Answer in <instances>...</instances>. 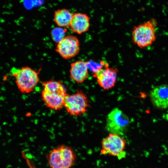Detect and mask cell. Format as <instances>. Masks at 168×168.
<instances>
[{
  "instance_id": "obj_7",
  "label": "cell",
  "mask_w": 168,
  "mask_h": 168,
  "mask_svg": "<svg viewBox=\"0 0 168 168\" xmlns=\"http://www.w3.org/2000/svg\"><path fill=\"white\" fill-rule=\"evenodd\" d=\"M126 145V140L120 135L110 133L102 140L100 152L103 155L121 158L125 155Z\"/></svg>"
},
{
  "instance_id": "obj_15",
  "label": "cell",
  "mask_w": 168,
  "mask_h": 168,
  "mask_svg": "<svg viewBox=\"0 0 168 168\" xmlns=\"http://www.w3.org/2000/svg\"><path fill=\"white\" fill-rule=\"evenodd\" d=\"M165 119L167 120L168 121V111H167V113L165 114V116H163Z\"/></svg>"
},
{
  "instance_id": "obj_1",
  "label": "cell",
  "mask_w": 168,
  "mask_h": 168,
  "mask_svg": "<svg viewBox=\"0 0 168 168\" xmlns=\"http://www.w3.org/2000/svg\"><path fill=\"white\" fill-rule=\"evenodd\" d=\"M41 84L43 87L41 98L46 106L55 110L62 109L67 93L61 82L53 80L42 82Z\"/></svg>"
},
{
  "instance_id": "obj_6",
  "label": "cell",
  "mask_w": 168,
  "mask_h": 168,
  "mask_svg": "<svg viewBox=\"0 0 168 168\" xmlns=\"http://www.w3.org/2000/svg\"><path fill=\"white\" fill-rule=\"evenodd\" d=\"M129 123L128 117L118 108H115L107 115L106 128L110 133L123 135L127 130Z\"/></svg>"
},
{
  "instance_id": "obj_11",
  "label": "cell",
  "mask_w": 168,
  "mask_h": 168,
  "mask_svg": "<svg viewBox=\"0 0 168 168\" xmlns=\"http://www.w3.org/2000/svg\"><path fill=\"white\" fill-rule=\"evenodd\" d=\"M88 70L86 61L79 60L72 63L69 70L70 77L77 83H82L88 77Z\"/></svg>"
},
{
  "instance_id": "obj_10",
  "label": "cell",
  "mask_w": 168,
  "mask_h": 168,
  "mask_svg": "<svg viewBox=\"0 0 168 168\" xmlns=\"http://www.w3.org/2000/svg\"><path fill=\"white\" fill-rule=\"evenodd\" d=\"M153 105L156 109L164 110L168 108V84H164L153 88L150 93Z\"/></svg>"
},
{
  "instance_id": "obj_5",
  "label": "cell",
  "mask_w": 168,
  "mask_h": 168,
  "mask_svg": "<svg viewBox=\"0 0 168 168\" xmlns=\"http://www.w3.org/2000/svg\"><path fill=\"white\" fill-rule=\"evenodd\" d=\"M63 107L70 115L77 117L86 113L90 107L87 97L81 90L72 94H67L64 100Z\"/></svg>"
},
{
  "instance_id": "obj_14",
  "label": "cell",
  "mask_w": 168,
  "mask_h": 168,
  "mask_svg": "<svg viewBox=\"0 0 168 168\" xmlns=\"http://www.w3.org/2000/svg\"><path fill=\"white\" fill-rule=\"evenodd\" d=\"M66 29L60 27L55 28L51 31V35L53 39L57 43L61 40L65 36Z\"/></svg>"
},
{
  "instance_id": "obj_9",
  "label": "cell",
  "mask_w": 168,
  "mask_h": 168,
  "mask_svg": "<svg viewBox=\"0 0 168 168\" xmlns=\"http://www.w3.org/2000/svg\"><path fill=\"white\" fill-rule=\"evenodd\" d=\"M118 72L116 68L109 67L107 63L102 68L93 74V76L96 78L100 87L104 90H108L115 86Z\"/></svg>"
},
{
  "instance_id": "obj_13",
  "label": "cell",
  "mask_w": 168,
  "mask_h": 168,
  "mask_svg": "<svg viewBox=\"0 0 168 168\" xmlns=\"http://www.w3.org/2000/svg\"><path fill=\"white\" fill-rule=\"evenodd\" d=\"M72 16V13L67 9H59L54 12V21L59 27H69Z\"/></svg>"
},
{
  "instance_id": "obj_8",
  "label": "cell",
  "mask_w": 168,
  "mask_h": 168,
  "mask_svg": "<svg viewBox=\"0 0 168 168\" xmlns=\"http://www.w3.org/2000/svg\"><path fill=\"white\" fill-rule=\"evenodd\" d=\"M80 49V42L75 36H65L57 43L56 51L63 58L69 59L76 56Z\"/></svg>"
},
{
  "instance_id": "obj_4",
  "label": "cell",
  "mask_w": 168,
  "mask_h": 168,
  "mask_svg": "<svg viewBox=\"0 0 168 168\" xmlns=\"http://www.w3.org/2000/svg\"><path fill=\"white\" fill-rule=\"evenodd\" d=\"M156 23L150 20L134 26L132 32L133 42L141 48L152 45L156 39Z\"/></svg>"
},
{
  "instance_id": "obj_3",
  "label": "cell",
  "mask_w": 168,
  "mask_h": 168,
  "mask_svg": "<svg viewBox=\"0 0 168 168\" xmlns=\"http://www.w3.org/2000/svg\"><path fill=\"white\" fill-rule=\"evenodd\" d=\"M76 154L71 147L61 145L52 149L48 156L50 168H70L75 163Z\"/></svg>"
},
{
  "instance_id": "obj_12",
  "label": "cell",
  "mask_w": 168,
  "mask_h": 168,
  "mask_svg": "<svg viewBox=\"0 0 168 168\" xmlns=\"http://www.w3.org/2000/svg\"><path fill=\"white\" fill-rule=\"evenodd\" d=\"M90 26L89 18L86 14L78 12L73 14L69 26L72 32L82 34L87 31Z\"/></svg>"
},
{
  "instance_id": "obj_2",
  "label": "cell",
  "mask_w": 168,
  "mask_h": 168,
  "mask_svg": "<svg viewBox=\"0 0 168 168\" xmlns=\"http://www.w3.org/2000/svg\"><path fill=\"white\" fill-rule=\"evenodd\" d=\"M39 71L28 66L13 68L11 70L16 86L22 93L27 94L33 91L40 81Z\"/></svg>"
}]
</instances>
